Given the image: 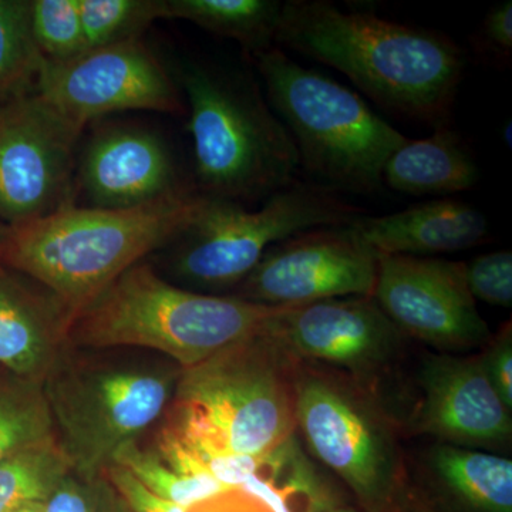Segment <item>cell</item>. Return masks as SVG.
Listing matches in <instances>:
<instances>
[{"label":"cell","instance_id":"9a60e30c","mask_svg":"<svg viewBox=\"0 0 512 512\" xmlns=\"http://www.w3.org/2000/svg\"><path fill=\"white\" fill-rule=\"evenodd\" d=\"M420 384L414 430L473 450H504L511 443V410L488 379L483 356L429 355Z\"/></svg>","mask_w":512,"mask_h":512},{"label":"cell","instance_id":"2e32d148","mask_svg":"<svg viewBox=\"0 0 512 512\" xmlns=\"http://www.w3.org/2000/svg\"><path fill=\"white\" fill-rule=\"evenodd\" d=\"M74 190L86 207L130 210L178 192L177 170L167 144L147 128L107 124L77 156Z\"/></svg>","mask_w":512,"mask_h":512},{"label":"cell","instance_id":"3957f363","mask_svg":"<svg viewBox=\"0 0 512 512\" xmlns=\"http://www.w3.org/2000/svg\"><path fill=\"white\" fill-rule=\"evenodd\" d=\"M299 365L268 332L222 349L181 369L165 427L208 471L227 454L265 457L296 431Z\"/></svg>","mask_w":512,"mask_h":512},{"label":"cell","instance_id":"f546056e","mask_svg":"<svg viewBox=\"0 0 512 512\" xmlns=\"http://www.w3.org/2000/svg\"><path fill=\"white\" fill-rule=\"evenodd\" d=\"M481 353L488 379L505 406L512 410V332L511 323L493 336Z\"/></svg>","mask_w":512,"mask_h":512},{"label":"cell","instance_id":"5bb4252c","mask_svg":"<svg viewBox=\"0 0 512 512\" xmlns=\"http://www.w3.org/2000/svg\"><path fill=\"white\" fill-rule=\"evenodd\" d=\"M266 332L298 362L338 367L363 389L394 365L406 338L373 296L282 308Z\"/></svg>","mask_w":512,"mask_h":512},{"label":"cell","instance_id":"5b68a950","mask_svg":"<svg viewBox=\"0 0 512 512\" xmlns=\"http://www.w3.org/2000/svg\"><path fill=\"white\" fill-rule=\"evenodd\" d=\"M177 79L190 111L198 192L244 204L295 183V143L248 74L185 60Z\"/></svg>","mask_w":512,"mask_h":512},{"label":"cell","instance_id":"52a82bcc","mask_svg":"<svg viewBox=\"0 0 512 512\" xmlns=\"http://www.w3.org/2000/svg\"><path fill=\"white\" fill-rule=\"evenodd\" d=\"M359 215L316 184L292 183L256 211L204 195L191 220L163 248L165 268L175 285L188 291L232 292L278 242L312 228L348 225Z\"/></svg>","mask_w":512,"mask_h":512},{"label":"cell","instance_id":"f1b7e54d","mask_svg":"<svg viewBox=\"0 0 512 512\" xmlns=\"http://www.w3.org/2000/svg\"><path fill=\"white\" fill-rule=\"evenodd\" d=\"M466 266V281L474 299L488 305L510 308L512 305V254L491 252L477 256Z\"/></svg>","mask_w":512,"mask_h":512},{"label":"cell","instance_id":"83f0119b","mask_svg":"<svg viewBox=\"0 0 512 512\" xmlns=\"http://www.w3.org/2000/svg\"><path fill=\"white\" fill-rule=\"evenodd\" d=\"M45 512H134L106 476L83 478L70 471L45 503Z\"/></svg>","mask_w":512,"mask_h":512},{"label":"cell","instance_id":"9c48e42d","mask_svg":"<svg viewBox=\"0 0 512 512\" xmlns=\"http://www.w3.org/2000/svg\"><path fill=\"white\" fill-rule=\"evenodd\" d=\"M295 390L296 431L309 456L345 483L362 512H393L404 481L402 450L369 390L303 363Z\"/></svg>","mask_w":512,"mask_h":512},{"label":"cell","instance_id":"603a6c76","mask_svg":"<svg viewBox=\"0 0 512 512\" xmlns=\"http://www.w3.org/2000/svg\"><path fill=\"white\" fill-rule=\"evenodd\" d=\"M43 64L33 39L30 2L0 0V106L35 93Z\"/></svg>","mask_w":512,"mask_h":512},{"label":"cell","instance_id":"ba28073f","mask_svg":"<svg viewBox=\"0 0 512 512\" xmlns=\"http://www.w3.org/2000/svg\"><path fill=\"white\" fill-rule=\"evenodd\" d=\"M174 362H97L69 353L43 383L56 441L72 473L106 476L121 448L138 439L173 402Z\"/></svg>","mask_w":512,"mask_h":512},{"label":"cell","instance_id":"4316f807","mask_svg":"<svg viewBox=\"0 0 512 512\" xmlns=\"http://www.w3.org/2000/svg\"><path fill=\"white\" fill-rule=\"evenodd\" d=\"M30 23L37 49L46 62H67L89 50L79 0H33Z\"/></svg>","mask_w":512,"mask_h":512},{"label":"cell","instance_id":"8992f818","mask_svg":"<svg viewBox=\"0 0 512 512\" xmlns=\"http://www.w3.org/2000/svg\"><path fill=\"white\" fill-rule=\"evenodd\" d=\"M269 106L291 134L299 165L330 191L373 194L383 168L407 137L359 94L293 62L278 47L255 55Z\"/></svg>","mask_w":512,"mask_h":512},{"label":"cell","instance_id":"484cf974","mask_svg":"<svg viewBox=\"0 0 512 512\" xmlns=\"http://www.w3.org/2000/svg\"><path fill=\"white\" fill-rule=\"evenodd\" d=\"M79 8L89 49L140 39L165 19L164 0H79Z\"/></svg>","mask_w":512,"mask_h":512},{"label":"cell","instance_id":"cb8c5ba5","mask_svg":"<svg viewBox=\"0 0 512 512\" xmlns=\"http://www.w3.org/2000/svg\"><path fill=\"white\" fill-rule=\"evenodd\" d=\"M70 471L57 441L29 448L0 461V512L46 503L56 485Z\"/></svg>","mask_w":512,"mask_h":512},{"label":"cell","instance_id":"e0dca14e","mask_svg":"<svg viewBox=\"0 0 512 512\" xmlns=\"http://www.w3.org/2000/svg\"><path fill=\"white\" fill-rule=\"evenodd\" d=\"M72 315L39 284L0 274V366L9 375L45 383L72 352Z\"/></svg>","mask_w":512,"mask_h":512},{"label":"cell","instance_id":"836d02e7","mask_svg":"<svg viewBox=\"0 0 512 512\" xmlns=\"http://www.w3.org/2000/svg\"><path fill=\"white\" fill-rule=\"evenodd\" d=\"M13 512H45V503H33Z\"/></svg>","mask_w":512,"mask_h":512},{"label":"cell","instance_id":"ac0fdd59","mask_svg":"<svg viewBox=\"0 0 512 512\" xmlns=\"http://www.w3.org/2000/svg\"><path fill=\"white\" fill-rule=\"evenodd\" d=\"M350 227L379 256L448 254L477 247L490 234L483 212L456 200L421 202L383 217L359 215Z\"/></svg>","mask_w":512,"mask_h":512},{"label":"cell","instance_id":"ffe728a7","mask_svg":"<svg viewBox=\"0 0 512 512\" xmlns=\"http://www.w3.org/2000/svg\"><path fill=\"white\" fill-rule=\"evenodd\" d=\"M431 481L463 512H512V461L490 451L439 443L427 453Z\"/></svg>","mask_w":512,"mask_h":512},{"label":"cell","instance_id":"30bf717a","mask_svg":"<svg viewBox=\"0 0 512 512\" xmlns=\"http://www.w3.org/2000/svg\"><path fill=\"white\" fill-rule=\"evenodd\" d=\"M83 131L36 92L0 106V222L20 227L74 204Z\"/></svg>","mask_w":512,"mask_h":512},{"label":"cell","instance_id":"7402d4cb","mask_svg":"<svg viewBox=\"0 0 512 512\" xmlns=\"http://www.w3.org/2000/svg\"><path fill=\"white\" fill-rule=\"evenodd\" d=\"M56 441L42 383L6 373L0 377V461Z\"/></svg>","mask_w":512,"mask_h":512},{"label":"cell","instance_id":"277c9868","mask_svg":"<svg viewBox=\"0 0 512 512\" xmlns=\"http://www.w3.org/2000/svg\"><path fill=\"white\" fill-rule=\"evenodd\" d=\"M281 309L232 295L188 291L143 261L74 316L69 345L73 350H156L187 369L262 335Z\"/></svg>","mask_w":512,"mask_h":512},{"label":"cell","instance_id":"44dd1931","mask_svg":"<svg viewBox=\"0 0 512 512\" xmlns=\"http://www.w3.org/2000/svg\"><path fill=\"white\" fill-rule=\"evenodd\" d=\"M165 19H181L214 35L237 40L252 55L274 46L278 0H164Z\"/></svg>","mask_w":512,"mask_h":512},{"label":"cell","instance_id":"d4e9b609","mask_svg":"<svg viewBox=\"0 0 512 512\" xmlns=\"http://www.w3.org/2000/svg\"><path fill=\"white\" fill-rule=\"evenodd\" d=\"M114 466L123 467L161 500L187 511L229 491L214 477H187L175 473L161 460L154 448L146 450L138 443L121 448Z\"/></svg>","mask_w":512,"mask_h":512},{"label":"cell","instance_id":"d590c367","mask_svg":"<svg viewBox=\"0 0 512 512\" xmlns=\"http://www.w3.org/2000/svg\"><path fill=\"white\" fill-rule=\"evenodd\" d=\"M328 512H362V511L356 510V508L346 507V505H340V507L333 508V510H330Z\"/></svg>","mask_w":512,"mask_h":512},{"label":"cell","instance_id":"e575fe53","mask_svg":"<svg viewBox=\"0 0 512 512\" xmlns=\"http://www.w3.org/2000/svg\"><path fill=\"white\" fill-rule=\"evenodd\" d=\"M511 131H512V123H511V121H508V123L505 124L504 130H503L504 143L507 144L508 148H511V146H512Z\"/></svg>","mask_w":512,"mask_h":512},{"label":"cell","instance_id":"d6a6232c","mask_svg":"<svg viewBox=\"0 0 512 512\" xmlns=\"http://www.w3.org/2000/svg\"><path fill=\"white\" fill-rule=\"evenodd\" d=\"M10 228L6 227L3 222H0V274L6 271L5 266V251L6 244H8Z\"/></svg>","mask_w":512,"mask_h":512},{"label":"cell","instance_id":"4dcf8cb0","mask_svg":"<svg viewBox=\"0 0 512 512\" xmlns=\"http://www.w3.org/2000/svg\"><path fill=\"white\" fill-rule=\"evenodd\" d=\"M106 477L134 512H188L183 507L161 500L123 467L111 466Z\"/></svg>","mask_w":512,"mask_h":512},{"label":"cell","instance_id":"7a4b0ae2","mask_svg":"<svg viewBox=\"0 0 512 512\" xmlns=\"http://www.w3.org/2000/svg\"><path fill=\"white\" fill-rule=\"evenodd\" d=\"M202 197L188 188L130 210L67 205L10 228L5 266L52 293L73 320L127 269L170 244Z\"/></svg>","mask_w":512,"mask_h":512},{"label":"cell","instance_id":"1f68e13d","mask_svg":"<svg viewBox=\"0 0 512 512\" xmlns=\"http://www.w3.org/2000/svg\"><path fill=\"white\" fill-rule=\"evenodd\" d=\"M484 39L497 52H512V2L494 6L484 19Z\"/></svg>","mask_w":512,"mask_h":512},{"label":"cell","instance_id":"6da1fadb","mask_svg":"<svg viewBox=\"0 0 512 512\" xmlns=\"http://www.w3.org/2000/svg\"><path fill=\"white\" fill-rule=\"evenodd\" d=\"M275 42L348 76L380 106L446 126L463 77V50L434 30L343 12L326 0L282 3Z\"/></svg>","mask_w":512,"mask_h":512},{"label":"cell","instance_id":"8fae6325","mask_svg":"<svg viewBox=\"0 0 512 512\" xmlns=\"http://www.w3.org/2000/svg\"><path fill=\"white\" fill-rule=\"evenodd\" d=\"M373 298L404 336L444 355H467L493 339L468 289L464 262L380 255Z\"/></svg>","mask_w":512,"mask_h":512},{"label":"cell","instance_id":"7c38bea8","mask_svg":"<svg viewBox=\"0 0 512 512\" xmlns=\"http://www.w3.org/2000/svg\"><path fill=\"white\" fill-rule=\"evenodd\" d=\"M36 93L74 124L127 110L183 113L180 87L140 39L43 64Z\"/></svg>","mask_w":512,"mask_h":512},{"label":"cell","instance_id":"d6986e66","mask_svg":"<svg viewBox=\"0 0 512 512\" xmlns=\"http://www.w3.org/2000/svg\"><path fill=\"white\" fill-rule=\"evenodd\" d=\"M480 171L456 133L437 127L430 137L406 141L389 157L383 183L402 194L450 195L477 184Z\"/></svg>","mask_w":512,"mask_h":512},{"label":"cell","instance_id":"4fadbf2b","mask_svg":"<svg viewBox=\"0 0 512 512\" xmlns=\"http://www.w3.org/2000/svg\"><path fill=\"white\" fill-rule=\"evenodd\" d=\"M379 255L348 225L299 232L278 242L229 293L266 306L373 296Z\"/></svg>","mask_w":512,"mask_h":512}]
</instances>
